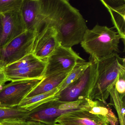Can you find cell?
<instances>
[{
    "instance_id": "6da1fadb",
    "label": "cell",
    "mask_w": 125,
    "mask_h": 125,
    "mask_svg": "<svg viewBox=\"0 0 125 125\" xmlns=\"http://www.w3.org/2000/svg\"><path fill=\"white\" fill-rule=\"evenodd\" d=\"M41 9L36 27H53L61 46L72 47L80 43L88 29L79 10L67 0H40Z\"/></svg>"
},
{
    "instance_id": "7a4b0ae2",
    "label": "cell",
    "mask_w": 125,
    "mask_h": 125,
    "mask_svg": "<svg viewBox=\"0 0 125 125\" xmlns=\"http://www.w3.org/2000/svg\"><path fill=\"white\" fill-rule=\"evenodd\" d=\"M95 60L97 77L89 99L106 104L109 96L110 91L115 86L118 74L125 71V58L120 57L117 53H114Z\"/></svg>"
},
{
    "instance_id": "3957f363",
    "label": "cell",
    "mask_w": 125,
    "mask_h": 125,
    "mask_svg": "<svg viewBox=\"0 0 125 125\" xmlns=\"http://www.w3.org/2000/svg\"><path fill=\"white\" fill-rule=\"evenodd\" d=\"M121 39L117 32L106 26L96 25L86 31L80 44L91 58L98 60L118 52Z\"/></svg>"
},
{
    "instance_id": "277c9868",
    "label": "cell",
    "mask_w": 125,
    "mask_h": 125,
    "mask_svg": "<svg viewBox=\"0 0 125 125\" xmlns=\"http://www.w3.org/2000/svg\"><path fill=\"white\" fill-rule=\"evenodd\" d=\"M90 65L83 74L59 93V101L73 102L89 99L97 77L96 63L91 58Z\"/></svg>"
},
{
    "instance_id": "5b68a950",
    "label": "cell",
    "mask_w": 125,
    "mask_h": 125,
    "mask_svg": "<svg viewBox=\"0 0 125 125\" xmlns=\"http://www.w3.org/2000/svg\"><path fill=\"white\" fill-rule=\"evenodd\" d=\"M34 31H26L6 46L0 47V66L4 68L32 54Z\"/></svg>"
},
{
    "instance_id": "8992f818",
    "label": "cell",
    "mask_w": 125,
    "mask_h": 125,
    "mask_svg": "<svg viewBox=\"0 0 125 125\" xmlns=\"http://www.w3.org/2000/svg\"><path fill=\"white\" fill-rule=\"evenodd\" d=\"M42 79L17 80L4 85L0 90V106L6 107L18 106Z\"/></svg>"
},
{
    "instance_id": "52a82bcc",
    "label": "cell",
    "mask_w": 125,
    "mask_h": 125,
    "mask_svg": "<svg viewBox=\"0 0 125 125\" xmlns=\"http://www.w3.org/2000/svg\"><path fill=\"white\" fill-rule=\"evenodd\" d=\"M83 60L72 47L60 45L46 60L44 77L54 73L71 71L78 61Z\"/></svg>"
},
{
    "instance_id": "ba28073f",
    "label": "cell",
    "mask_w": 125,
    "mask_h": 125,
    "mask_svg": "<svg viewBox=\"0 0 125 125\" xmlns=\"http://www.w3.org/2000/svg\"><path fill=\"white\" fill-rule=\"evenodd\" d=\"M60 45L56 30L48 25L35 37L32 54L36 58L46 62L47 58Z\"/></svg>"
},
{
    "instance_id": "9c48e42d",
    "label": "cell",
    "mask_w": 125,
    "mask_h": 125,
    "mask_svg": "<svg viewBox=\"0 0 125 125\" xmlns=\"http://www.w3.org/2000/svg\"><path fill=\"white\" fill-rule=\"evenodd\" d=\"M2 33L0 47H3L27 31L20 11L1 14Z\"/></svg>"
},
{
    "instance_id": "30bf717a",
    "label": "cell",
    "mask_w": 125,
    "mask_h": 125,
    "mask_svg": "<svg viewBox=\"0 0 125 125\" xmlns=\"http://www.w3.org/2000/svg\"><path fill=\"white\" fill-rule=\"evenodd\" d=\"M60 102L58 99L52 100L30 111L28 121L40 122L46 125H54L58 117L65 113L76 111L60 109Z\"/></svg>"
},
{
    "instance_id": "8fae6325",
    "label": "cell",
    "mask_w": 125,
    "mask_h": 125,
    "mask_svg": "<svg viewBox=\"0 0 125 125\" xmlns=\"http://www.w3.org/2000/svg\"><path fill=\"white\" fill-rule=\"evenodd\" d=\"M46 62L39 60L31 65L13 70H4L8 81L40 79L44 77Z\"/></svg>"
},
{
    "instance_id": "7c38bea8",
    "label": "cell",
    "mask_w": 125,
    "mask_h": 125,
    "mask_svg": "<svg viewBox=\"0 0 125 125\" xmlns=\"http://www.w3.org/2000/svg\"><path fill=\"white\" fill-rule=\"evenodd\" d=\"M101 2L110 14L117 33L125 44V0H101Z\"/></svg>"
},
{
    "instance_id": "4fadbf2b",
    "label": "cell",
    "mask_w": 125,
    "mask_h": 125,
    "mask_svg": "<svg viewBox=\"0 0 125 125\" xmlns=\"http://www.w3.org/2000/svg\"><path fill=\"white\" fill-rule=\"evenodd\" d=\"M59 122H68L80 125H110L101 116L83 110L68 113L58 117L55 124Z\"/></svg>"
},
{
    "instance_id": "5bb4252c",
    "label": "cell",
    "mask_w": 125,
    "mask_h": 125,
    "mask_svg": "<svg viewBox=\"0 0 125 125\" xmlns=\"http://www.w3.org/2000/svg\"><path fill=\"white\" fill-rule=\"evenodd\" d=\"M40 9V0H22L20 11L27 31L35 32Z\"/></svg>"
},
{
    "instance_id": "9a60e30c",
    "label": "cell",
    "mask_w": 125,
    "mask_h": 125,
    "mask_svg": "<svg viewBox=\"0 0 125 125\" xmlns=\"http://www.w3.org/2000/svg\"><path fill=\"white\" fill-rule=\"evenodd\" d=\"M70 72H59L44 76L40 83L25 98L49 92L58 87L65 79Z\"/></svg>"
},
{
    "instance_id": "2e32d148",
    "label": "cell",
    "mask_w": 125,
    "mask_h": 125,
    "mask_svg": "<svg viewBox=\"0 0 125 125\" xmlns=\"http://www.w3.org/2000/svg\"><path fill=\"white\" fill-rule=\"evenodd\" d=\"M59 92V89L57 87L49 92L25 98L18 107L29 111H32L44 103L54 99H58Z\"/></svg>"
},
{
    "instance_id": "e0dca14e",
    "label": "cell",
    "mask_w": 125,
    "mask_h": 125,
    "mask_svg": "<svg viewBox=\"0 0 125 125\" xmlns=\"http://www.w3.org/2000/svg\"><path fill=\"white\" fill-rule=\"evenodd\" d=\"M85 110L104 117L110 125H118V119L106 103L89 99Z\"/></svg>"
},
{
    "instance_id": "ac0fdd59",
    "label": "cell",
    "mask_w": 125,
    "mask_h": 125,
    "mask_svg": "<svg viewBox=\"0 0 125 125\" xmlns=\"http://www.w3.org/2000/svg\"><path fill=\"white\" fill-rule=\"evenodd\" d=\"M30 111L19 107H12L0 106V123L9 121H28Z\"/></svg>"
},
{
    "instance_id": "d6986e66",
    "label": "cell",
    "mask_w": 125,
    "mask_h": 125,
    "mask_svg": "<svg viewBox=\"0 0 125 125\" xmlns=\"http://www.w3.org/2000/svg\"><path fill=\"white\" fill-rule=\"evenodd\" d=\"M125 94L118 93L115 86L110 91V102L109 104L113 106L116 110L120 125H125Z\"/></svg>"
},
{
    "instance_id": "ffe728a7",
    "label": "cell",
    "mask_w": 125,
    "mask_h": 125,
    "mask_svg": "<svg viewBox=\"0 0 125 125\" xmlns=\"http://www.w3.org/2000/svg\"><path fill=\"white\" fill-rule=\"evenodd\" d=\"M91 63L90 61L87 62L84 60H80L77 62L69 72L65 79L58 87L59 92H61L68 85L79 78L85 71Z\"/></svg>"
},
{
    "instance_id": "44dd1931",
    "label": "cell",
    "mask_w": 125,
    "mask_h": 125,
    "mask_svg": "<svg viewBox=\"0 0 125 125\" xmlns=\"http://www.w3.org/2000/svg\"><path fill=\"white\" fill-rule=\"evenodd\" d=\"M32 54H30L18 61L9 64L3 68V70H13L29 66L39 60Z\"/></svg>"
},
{
    "instance_id": "7402d4cb",
    "label": "cell",
    "mask_w": 125,
    "mask_h": 125,
    "mask_svg": "<svg viewBox=\"0 0 125 125\" xmlns=\"http://www.w3.org/2000/svg\"><path fill=\"white\" fill-rule=\"evenodd\" d=\"M22 0H0V14L19 11Z\"/></svg>"
},
{
    "instance_id": "603a6c76",
    "label": "cell",
    "mask_w": 125,
    "mask_h": 125,
    "mask_svg": "<svg viewBox=\"0 0 125 125\" xmlns=\"http://www.w3.org/2000/svg\"><path fill=\"white\" fill-rule=\"evenodd\" d=\"M125 71L119 73L117 81L115 84V87L118 93L125 94Z\"/></svg>"
},
{
    "instance_id": "cb8c5ba5",
    "label": "cell",
    "mask_w": 125,
    "mask_h": 125,
    "mask_svg": "<svg viewBox=\"0 0 125 125\" xmlns=\"http://www.w3.org/2000/svg\"><path fill=\"white\" fill-rule=\"evenodd\" d=\"M0 125H28L27 121L22 120L9 121L0 123Z\"/></svg>"
},
{
    "instance_id": "d4e9b609",
    "label": "cell",
    "mask_w": 125,
    "mask_h": 125,
    "mask_svg": "<svg viewBox=\"0 0 125 125\" xmlns=\"http://www.w3.org/2000/svg\"><path fill=\"white\" fill-rule=\"evenodd\" d=\"M8 82L6 79L3 70V68L0 67V90L2 88L3 86L5 84L6 82Z\"/></svg>"
},
{
    "instance_id": "484cf974",
    "label": "cell",
    "mask_w": 125,
    "mask_h": 125,
    "mask_svg": "<svg viewBox=\"0 0 125 125\" xmlns=\"http://www.w3.org/2000/svg\"><path fill=\"white\" fill-rule=\"evenodd\" d=\"M28 125H46L44 124L37 121H27Z\"/></svg>"
},
{
    "instance_id": "4316f807",
    "label": "cell",
    "mask_w": 125,
    "mask_h": 125,
    "mask_svg": "<svg viewBox=\"0 0 125 125\" xmlns=\"http://www.w3.org/2000/svg\"><path fill=\"white\" fill-rule=\"evenodd\" d=\"M56 124L58 125H80L68 122H59Z\"/></svg>"
},
{
    "instance_id": "83f0119b",
    "label": "cell",
    "mask_w": 125,
    "mask_h": 125,
    "mask_svg": "<svg viewBox=\"0 0 125 125\" xmlns=\"http://www.w3.org/2000/svg\"><path fill=\"white\" fill-rule=\"evenodd\" d=\"M2 18H1V14H0V42L1 41L2 33Z\"/></svg>"
},
{
    "instance_id": "f1b7e54d",
    "label": "cell",
    "mask_w": 125,
    "mask_h": 125,
    "mask_svg": "<svg viewBox=\"0 0 125 125\" xmlns=\"http://www.w3.org/2000/svg\"><path fill=\"white\" fill-rule=\"evenodd\" d=\"M54 125H58V124H54Z\"/></svg>"
},
{
    "instance_id": "f546056e",
    "label": "cell",
    "mask_w": 125,
    "mask_h": 125,
    "mask_svg": "<svg viewBox=\"0 0 125 125\" xmlns=\"http://www.w3.org/2000/svg\"></svg>"
},
{
    "instance_id": "4dcf8cb0",
    "label": "cell",
    "mask_w": 125,
    "mask_h": 125,
    "mask_svg": "<svg viewBox=\"0 0 125 125\" xmlns=\"http://www.w3.org/2000/svg\"><path fill=\"white\" fill-rule=\"evenodd\" d=\"M0 67H1V66H0Z\"/></svg>"
}]
</instances>
